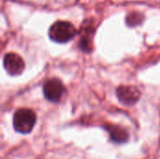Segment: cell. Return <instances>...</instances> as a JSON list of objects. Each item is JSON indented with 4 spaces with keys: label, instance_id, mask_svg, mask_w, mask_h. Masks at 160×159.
I'll list each match as a JSON object with an SVG mask.
<instances>
[{
    "label": "cell",
    "instance_id": "2",
    "mask_svg": "<svg viewBox=\"0 0 160 159\" xmlns=\"http://www.w3.org/2000/svg\"><path fill=\"white\" fill-rule=\"evenodd\" d=\"M36 113L30 109H19L13 115V127L21 134H28L36 125Z\"/></svg>",
    "mask_w": 160,
    "mask_h": 159
},
{
    "label": "cell",
    "instance_id": "1",
    "mask_svg": "<svg viewBox=\"0 0 160 159\" xmlns=\"http://www.w3.org/2000/svg\"><path fill=\"white\" fill-rule=\"evenodd\" d=\"M77 30L75 26L67 21H57L51 25L49 29V37L52 40L57 43H66L71 40Z\"/></svg>",
    "mask_w": 160,
    "mask_h": 159
},
{
    "label": "cell",
    "instance_id": "7",
    "mask_svg": "<svg viewBox=\"0 0 160 159\" xmlns=\"http://www.w3.org/2000/svg\"><path fill=\"white\" fill-rule=\"evenodd\" d=\"M105 127L108 130L112 142H114L116 143H124L128 141V134L122 127H116L113 125L106 126Z\"/></svg>",
    "mask_w": 160,
    "mask_h": 159
},
{
    "label": "cell",
    "instance_id": "8",
    "mask_svg": "<svg viewBox=\"0 0 160 159\" xmlns=\"http://www.w3.org/2000/svg\"><path fill=\"white\" fill-rule=\"evenodd\" d=\"M144 16L141 12H130L127 18H126V22L128 26H137L140 25L143 22Z\"/></svg>",
    "mask_w": 160,
    "mask_h": 159
},
{
    "label": "cell",
    "instance_id": "4",
    "mask_svg": "<svg viewBox=\"0 0 160 159\" xmlns=\"http://www.w3.org/2000/svg\"><path fill=\"white\" fill-rule=\"evenodd\" d=\"M4 67L10 76H19L24 69V61L17 53L8 52L4 56Z\"/></svg>",
    "mask_w": 160,
    "mask_h": 159
},
{
    "label": "cell",
    "instance_id": "5",
    "mask_svg": "<svg viewBox=\"0 0 160 159\" xmlns=\"http://www.w3.org/2000/svg\"><path fill=\"white\" fill-rule=\"evenodd\" d=\"M116 95L121 103L127 106L134 105L140 98V92L133 86H120L116 90Z\"/></svg>",
    "mask_w": 160,
    "mask_h": 159
},
{
    "label": "cell",
    "instance_id": "3",
    "mask_svg": "<svg viewBox=\"0 0 160 159\" xmlns=\"http://www.w3.org/2000/svg\"><path fill=\"white\" fill-rule=\"evenodd\" d=\"M66 93V88L58 79H51L43 85V95L51 102H58Z\"/></svg>",
    "mask_w": 160,
    "mask_h": 159
},
{
    "label": "cell",
    "instance_id": "6",
    "mask_svg": "<svg viewBox=\"0 0 160 159\" xmlns=\"http://www.w3.org/2000/svg\"><path fill=\"white\" fill-rule=\"evenodd\" d=\"M95 33V27L91 21H86L82 24L80 47L84 52L92 51V38Z\"/></svg>",
    "mask_w": 160,
    "mask_h": 159
}]
</instances>
